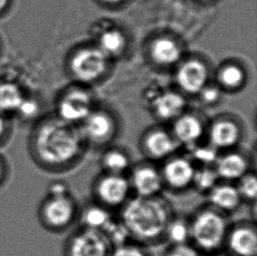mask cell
<instances>
[{
  "label": "cell",
  "instance_id": "obj_4",
  "mask_svg": "<svg viewBox=\"0 0 257 256\" xmlns=\"http://www.w3.org/2000/svg\"><path fill=\"white\" fill-rule=\"evenodd\" d=\"M80 205L64 181L49 184L38 209L41 225L49 232H63L77 223Z\"/></svg>",
  "mask_w": 257,
  "mask_h": 256
},
{
  "label": "cell",
  "instance_id": "obj_12",
  "mask_svg": "<svg viewBox=\"0 0 257 256\" xmlns=\"http://www.w3.org/2000/svg\"><path fill=\"white\" fill-rule=\"evenodd\" d=\"M139 150L143 159L159 163L181 150L171 130L152 128L140 139Z\"/></svg>",
  "mask_w": 257,
  "mask_h": 256
},
{
  "label": "cell",
  "instance_id": "obj_19",
  "mask_svg": "<svg viewBox=\"0 0 257 256\" xmlns=\"http://www.w3.org/2000/svg\"><path fill=\"white\" fill-rule=\"evenodd\" d=\"M208 77L206 66L198 60H190L178 69L177 83L188 93H198L205 86Z\"/></svg>",
  "mask_w": 257,
  "mask_h": 256
},
{
  "label": "cell",
  "instance_id": "obj_8",
  "mask_svg": "<svg viewBox=\"0 0 257 256\" xmlns=\"http://www.w3.org/2000/svg\"><path fill=\"white\" fill-rule=\"evenodd\" d=\"M126 176L135 197H155L164 193L159 163L143 158L134 163Z\"/></svg>",
  "mask_w": 257,
  "mask_h": 256
},
{
  "label": "cell",
  "instance_id": "obj_29",
  "mask_svg": "<svg viewBox=\"0 0 257 256\" xmlns=\"http://www.w3.org/2000/svg\"><path fill=\"white\" fill-rule=\"evenodd\" d=\"M42 104L38 98L27 95L14 116L24 122L37 121L40 119Z\"/></svg>",
  "mask_w": 257,
  "mask_h": 256
},
{
  "label": "cell",
  "instance_id": "obj_9",
  "mask_svg": "<svg viewBox=\"0 0 257 256\" xmlns=\"http://www.w3.org/2000/svg\"><path fill=\"white\" fill-rule=\"evenodd\" d=\"M79 126L89 149L98 151L113 144L118 133L114 118L104 111H91Z\"/></svg>",
  "mask_w": 257,
  "mask_h": 256
},
{
  "label": "cell",
  "instance_id": "obj_37",
  "mask_svg": "<svg viewBox=\"0 0 257 256\" xmlns=\"http://www.w3.org/2000/svg\"><path fill=\"white\" fill-rule=\"evenodd\" d=\"M103 1L108 4H117L118 2H120L121 0H103Z\"/></svg>",
  "mask_w": 257,
  "mask_h": 256
},
{
  "label": "cell",
  "instance_id": "obj_31",
  "mask_svg": "<svg viewBox=\"0 0 257 256\" xmlns=\"http://www.w3.org/2000/svg\"><path fill=\"white\" fill-rule=\"evenodd\" d=\"M219 79L224 86L234 89L240 86L243 82V70L239 66H226L219 74Z\"/></svg>",
  "mask_w": 257,
  "mask_h": 256
},
{
  "label": "cell",
  "instance_id": "obj_27",
  "mask_svg": "<svg viewBox=\"0 0 257 256\" xmlns=\"http://www.w3.org/2000/svg\"><path fill=\"white\" fill-rule=\"evenodd\" d=\"M125 44V39L118 29H110L104 32L99 39V49L108 55H118Z\"/></svg>",
  "mask_w": 257,
  "mask_h": 256
},
{
  "label": "cell",
  "instance_id": "obj_16",
  "mask_svg": "<svg viewBox=\"0 0 257 256\" xmlns=\"http://www.w3.org/2000/svg\"><path fill=\"white\" fill-rule=\"evenodd\" d=\"M171 132L180 149L187 151L205 142L207 128L198 116L181 114L174 120Z\"/></svg>",
  "mask_w": 257,
  "mask_h": 256
},
{
  "label": "cell",
  "instance_id": "obj_36",
  "mask_svg": "<svg viewBox=\"0 0 257 256\" xmlns=\"http://www.w3.org/2000/svg\"><path fill=\"white\" fill-rule=\"evenodd\" d=\"M13 5V0H0V17L9 12Z\"/></svg>",
  "mask_w": 257,
  "mask_h": 256
},
{
  "label": "cell",
  "instance_id": "obj_6",
  "mask_svg": "<svg viewBox=\"0 0 257 256\" xmlns=\"http://www.w3.org/2000/svg\"><path fill=\"white\" fill-rule=\"evenodd\" d=\"M164 192L180 195L192 190L197 166L184 150L160 163Z\"/></svg>",
  "mask_w": 257,
  "mask_h": 256
},
{
  "label": "cell",
  "instance_id": "obj_21",
  "mask_svg": "<svg viewBox=\"0 0 257 256\" xmlns=\"http://www.w3.org/2000/svg\"><path fill=\"white\" fill-rule=\"evenodd\" d=\"M27 94L23 88L14 81H0V112L7 117L14 116Z\"/></svg>",
  "mask_w": 257,
  "mask_h": 256
},
{
  "label": "cell",
  "instance_id": "obj_33",
  "mask_svg": "<svg viewBox=\"0 0 257 256\" xmlns=\"http://www.w3.org/2000/svg\"><path fill=\"white\" fill-rule=\"evenodd\" d=\"M201 99L206 104H212L218 101L220 96L219 90L215 86H205L200 91Z\"/></svg>",
  "mask_w": 257,
  "mask_h": 256
},
{
  "label": "cell",
  "instance_id": "obj_30",
  "mask_svg": "<svg viewBox=\"0 0 257 256\" xmlns=\"http://www.w3.org/2000/svg\"><path fill=\"white\" fill-rule=\"evenodd\" d=\"M111 256H153L150 247L128 240L116 246L111 250Z\"/></svg>",
  "mask_w": 257,
  "mask_h": 256
},
{
  "label": "cell",
  "instance_id": "obj_20",
  "mask_svg": "<svg viewBox=\"0 0 257 256\" xmlns=\"http://www.w3.org/2000/svg\"><path fill=\"white\" fill-rule=\"evenodd\" d=\"M115 217L113 211L90 200L80 206L77 223L80 226L103 232Z\"/></svg>",
  "mask_w": 257,
  "mask_h": 256
},
{
  "label": "cell",
  "instance_id": "obj_3",
  "mask_svg": "<svg viewBox=\"0 0 257 256\" xmlns=\"http://www.w3.org/2000/svg\"><path fill=\"white\" fill-rule=\"evenodd\" d=\"M190 242L204 256L223 253L230 217L204 204L189 215Z\"/></svg>",
  "mask_w": 257,
  "mask_h": 256
},
{
  "label": "cell",
  "instance_id": "obj_25",
  "mask_svg": "<svg viewBox=\"0 0 257 256\" xmlns=\"http://www.w3.org/2000/svg\"><path fill=\"white\" fill-rule=\"evenodd\" d=\"M219 181L213 166H197L192 190L205 196Z\"/></svg>",
  "mask_w": 257,
  "mask_h": 256
},
{
  "label": "cell",
  "instance_id": "obj_28",
  "mask_svg": "<svg viewBox=\"0 0 257 256\" xmlns=\"http://www.w3.org/2000/svg\"><path fill=\"white\" fill-rule=\"evenodd\" d=\"M185 152L191 156L196 166H213L219 155V152L206 142Z\"/></svg>",
  "mask_w": 257,
  "mask_h": 256
},
{
  "label": "cell",
  "instance_id": "obj_34",
  "mask_svg": "<svg viewBox=\"0 0 257 256\" xmlns=\"http://www.w3.org/2000/svg\"><path fill=\"white\" fill-rule=\"evenodd\" d=\"M10 134L9 118L0 112V146L3 145Z\"/></svg>",
  "mask_w": 257,
  "mask_h": 256
},
{
  "label": "cell",
  "instance_id": "obj_32",
  "mask_svg": "<svg viewBox=\"0 0 257 256\" xmlns=\"http://www.w3.org/2000/svg\"><path fill=\"white\" fill-rule=\"evenodd\" d=\"M163 256H204L191 243L167 245Z\"/></svg>",
  "mask_w": 257,
  "mask_h": 256
},
{
  "label": "cell",
  "instance_id": "obj_11",
  "mask_svg": "<svg viewBox=\"0 0 257 256\" xmlns=\"http://www.w3.org/2000/svg\"><path fill=\"white\" fill-rule=\"evenodd\" d=\"M255 156L241 147L219 153L213 168L219 180L236 183L240 177L255 170Z\"/></svg>",
  "mask_w": 257,
  "mask_h": 256
},
{
  "label": "cell",
  "instance_id": "obj_17",
  "mask_svg": "<svg viewBox=\"0 0 257 256\" xmlns=\"http://www.w3.org/2000/svg\"><path fill=\"white\" fill-rule=\"evenodd\" d=\"M204 197L205 204L228 217L239 211L244 204L235 183L226 181L219 180Z\"/></svg>",
  "mask_w": 257,
  "mask_h": 256
},
{
  "label": "cell",
  "instance_id": "obj_26",
  "mask_svg": "<svg viewBox=\"0 0 257 256\" xmlns=\"http://www.w3.org/2000/svg\"><path fill=\"white\" fill-rule=\"evenodd\" d=\"M237 190L244 204L248 206L256 204L257 177L255 170H252L240 177L235 183Z\"/></svg>",
  "mask_w": 257,
  "mask_h": 256
},
{
  "label": "cell",
  "instance_id": "obj_2",
  "mask_svg": "<svg viewBox=\"0 0 257 256\" xmlns=\"http://www.w3.org/2000/svg\"><path fill=\"white\" fill-rule=\"evenodd\" d=\"M175 214L171 201L162 194L149 197L133 196L119 210L118 217L131 240L151 248L164 244L168 225Z\"/></svg>",
  "mask_w": 257,
  "mask_h": 256
},
{
  "label": "cell",
  "instance_id": "obj_5",
  "mask_svg": "<svg viewBox=\"0 0 257 256\" xmlns=\"http://www.w3.org/2000/svg\"><path fill=\"white\" fill-rule=\"evenodd\" d=\"M90 200L118 213L133 197L126 175L102 172L95 176L90 184Z\"/></svg>",
  "mask_w": 257,
  "mask_h": 256
},
{
  "label": "cell",
  "instance_id": "obj_18",
  "mask_svg": "<svg viewBox=\"0 0 257 256\" xmlns=\"http://www.w3.org/2000/svg\"><path fill=\"white\" fill-rule=\"evenodd\" d=\"M135 162L133 153L127 148L114 143L101 149L98 156L100 171L116 175H127Z\"/></svg>",
  "mask_w": 257,
  "mask_h": 256
},
{
  "label": "cell",
  "instance_id": "obj_15",
  "mask_svg": "<svg viewBox=\"0 0 257 256\" xmlns=\"http://www.w3.org/2000/svg\"><path fill=\"white\" fill-rule=\"evenodd\" d=\"M244 132L240 124L230 118H219L207 128L206 142L218 152L240 148Z\"/></svg>",
  "mask_w": 257,
  "mask_h": 256
},
{
  "label": "cell",
  "instance_id": "obj_14",
  "mask_svg": "<svg viewBox=\"0 0 257 256\" xmlns=\"http://www.w3.org/2000/svg\"><path fill=\"white\" fill-rule=\"evenodd\" d=\"M69 65L70 71L77 79L91 82L105 71L107 56L99 49H83L74 54Z\"/></svg>",
  "mask_w": 257,
  "mask_h": 256
},
{
  "label": "cell",
  "instance_id": "obj_22",
  "mask_svg": "<svg viewBox=\"0 0 257 256\" xmlns=\"http://www.w3.org/2000/svg\"><path fill=\"white\" fill-rule=\"evenodd\" d=\"M184 106V98L175 92L162 94L154 103V109L157 117L166 121H174L183 114Z\"/></svg>",
  "mask_w": 257,
  "mask_h": 256
},
{
  "label": "cell",
  "instance_id": "obj_13",
  "mask_svg": "<svg viewBox=\"0 0 257 256\" xmlns=\"http://www.w3.org/2000/svg\"><path fill=\"white\" fill-rule=\"evenodd\" d=\"M91 98L81 89H70L56 103V116L72 125H80L91 112Z\"/></svg>",
  "mask_w": 257,
  "mask_h": 256
},
{
  "label": "cell",
  "instance_id": "obj_24",
  "mask_svg": "<svg viewBox=\"0 0 257 256\" xmlns=\"http://www.w3.org/2000/svg\"><path fill=\"white\" fill-rule=\"evenodd\" d=\"M190 239L191 234L189 216H180L176 212L168 225L164 244L176 245L191 243Z\"/></svg>",
  "mask_w": 257,
  "mask_h": 256
},
{
  "label": "cell",
  "instance_id": "obj_7",
  "mask_svg": "<svg viewBox=\"0 0 257 256\" xmlns=\"http://www.w3.org/2000/svg\"><path fill=\"white\" fill-rule=\"evenodd\" d=\"M112 248L103 232L77 225L63 243V256H111Z\"/></svg>",
  "mask_w": 257,
  "mask_h": 256
},
{
  "label": "cell",
  "instance_id": "obj_1",
  "mask_svg": "<svg viewBox=\"0 0 257 256\" xmlns=\"http://www.w3.org/2000/svg\"><path fill=\"white\" fill-rule=\"evenodd\" d=\"M28 149L37 166L53 173L76 169L90 150L80 126L63 121L56 115L35 122Z\"/></svg>",
  "mask_w": 257,
  "mask_h": 256
},
{
  "label": "cell",
  "instance_id": "obj_10",
  "mask_svg": "<svg viewBox=\"0 0 257 256\" xmlns=\"http://www.w3.org/2000/svg\"><path fill=\"white\" fill-rule=\"evenodd\" d=\"M223 253L228 256H257L256 220L231 221Z\"/></svg>",
  "mask_w": 257,
  "mask_h": 256
},
{
  "label": "cell",
  "instance_id": "obj_35",
  "mask_svg": "<svg viewBox=\"0 0 257 256\" xmlns=\"http://www.w3.org/2000/svg\"><path fill=\"white\" fill-rule=\"evenodd\" d=\"M9 174L8 163L2 155H0V188L6 183Z\"/></svg>",
  "mask_w": 257,
  "mask_h": 256
},
{
  "label": "cell",
  "instance_id": "obj_23",
  "mask_svg": "<svg viewBox=\"0 0 257 256\" xmlns=\"http://www.w3.org/2000/svg\"><path fill=\"white\" fill-rule=\"evenodd\" d=\"M151 57L160 65H171L181 56V49L172 39L161 37L154 41L150 48Z\"/></svg>",
  "mask_w": 257,
  "mask_h": 256
}]
</instances>
